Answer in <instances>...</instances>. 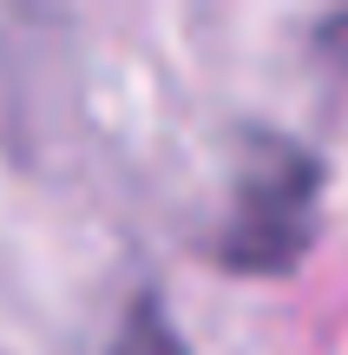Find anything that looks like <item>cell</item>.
<instances>
[{
  "instance_id": "6da1fadb",
  "label": "cell",
  "mask_w": 348,
  "mask_h": 355,
  "mask_svg": "<svg viewBox=\"0 0 348 355\" xmlns=\"http://www.w3.org/2000/svg\"><path fill=\"white\" fill-rule=\"evenodd\" d=\"M309 191L315 178L302 165V152H270V171L257 184H244V211H237V230L223 243V257L244 270H270L283 257L302 250V230H309Z\"/></svg>"
}]
</instances>
